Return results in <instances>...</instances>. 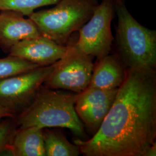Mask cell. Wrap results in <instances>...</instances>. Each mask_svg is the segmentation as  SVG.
<instances>
[{"mask_svg": "<svg viewBox=\"0 0 156 156\" xmlns=\"http://www.w3.org/2000/svg\"><path fill=\"white\" fill-rule=\"evenodd\" d=\"M46 156H78L80 152L78 146L70 143L62 134L49 129L44 131Z\"/></svg>", "mask_w": 156, "mask_h": 156, "instance_id": "cell-13", "label": "cell"}, {"mask_svg": "<svg viewBox=\"0 0 156 156\" xmlns=\"http://www.w3.org/2000/svg\"><path fill=\"white\" fill-rule=\"evenodd\" d=\"M55 64L0 80V104L16 112L26 107L53 71Z\"/></svg>", "mask_w": 156, "mask_h": 156, "instance_id": "cell-7", "label": "cell"}, {"mask_svg": "<svg viewBox=\"0 0 156 156\" xmlns=\"http://www.w3.org/2000/svg\"><path fill=\"white\" fill-rule=\"evenodd\" d=\"M77 94L57 91L42 86L33 100L16 119L19 128H68L80 140L87 136L83 124L75 111Z\"/></svg>", "mask_w": 156, "mask_h": 156, "instance_id": "cell-2", "label": "cell"}, {"mask_svg": "<svg viewBox=\"0 0 156 156\" xmlns=\"http://www.w3.org/2000/svg\"><path fill=\"white\" fill-rule=\"evenodd\" d=\"M98 0H60L53 8L34 12L28 17L42 35L64 45L92 16Z\"/></svg>", "mask_w": 156, "mask_h": 156, "instance_id": "cell-4", "label": "cell"}, {"mask_svg": "<svg viewBox=\"0 0 156 156\" xmlns=\"http://www.w3.org/2000/svg\"><path fill=\"white\" fill-rule=\"evenodd\" d=\"M15 112L0 104V120L9 117L13 118L15 116Z\"/></svg>", "mask_w": 156, "mask_h": 156, "instance_id": "cell-17", "label": "cell"}, {"mask_svg": "<svg viewBox=\"0 0 156 156\" xmlns=\"http://www.w3.org/2000/svg\"><path fill=\"white\" fill-rule=\"evenodd\" d=\"M156 138V71L129 68L98 130L73 142L84 156H145Z\"/></svg>", "mask_w": 156, "mask_h": 156, "instance_id": "cell-1", "label": "cell"}, {"mask_svg": "<svg viewBox=\"0 0 156 156\" xmlns=\"http://www.w3.org/2000/svg\"><path fill=\"white\" fill-rule=\"evenodd\" d=\"M117 89L102 90L87 87L77 94L75 111L86 128L94 134L110 111Z\"/></svg>", "mask_w": 156, "mask_h": 156, "instance_id": "cell-8", "label": "cell"}, {"mask_svg": "<svg viewBox=\"0 0 156 156\" xmlns=\"http://www.w3.org/2000/svg\"><path fill=\"white\" fill-rule=\"evenodd\" d=\"M98 60L94 67L88 87L117 89L123 83L127 73L122 62L117 57L109 54Z\"/></svg>", "mask_w": 156, "mask_h": 156, "instance_id": "cell-11", "label": "cell"}, {"mask_svg": "<svg viewBox=\"0 0 156 156\" xmlns=\"http://www.w3.org/2000/svg\"><path fill=\"white\" fill-rule=\"evenodd\" d=\"M40 67L20 58L9 55L6 58H0V80L27 73Z\"/></svg>", "mask_w": 156, "mask_h": 156, "instance_id": "cell-15", "label": "cell"}, {"mask_svg": "<svg viewBox=\"0 0 156 156\" xmlns=\"http://www.w3.org/2000/svg\"><path fill=\"white\" fill-rule=\"evenodd\" d=\"M68 45H60L43 35L24 39L12 46L9 55L20 58L41 67L50 66L62 58Z\"/></svg>", "mask_w": 156, "mask_h": 156, "instance_id": "cell-9", "label": "cell"}, {"mask_svg": "<svg viewBox=\"0 0 156 156\" xmlns=\"http://www.w3.org/2000/svg\"><path fill=\"white\" fill-rule=\"evenodd\" d=\"M115 0H102L89 20L79 29L75 46L85 54L100 59L109 54L113 41L111 24Z\"/></svg>", "mask_w": 156, "mask_h": 156, "instance_id": "cell-6", "label": "cell"}, {"mask_svg": "<svg viewBox=\"0 0 156 156\" xmlns=\"http://www.w3.org/2000/svg\"><path fill=\"white\" fill-rule=\"evenodd\" d=\"M92 57L73 45L68 49L45 80L44 86L51 89H63L80 93L90 83L94 69Z\"/></svg>", "mask_w": 156, "mask_h": 156, "instance_id": "cell-5", "label": "cell"}, {"mask_svg": "<svg viewBox=\"0 0 156 156\" xmlns=\"http://www.w3.org/2000/svg\"><path fill=\"white\" fill-rule=\"evenodd\" d=\"M116 43L119 59L129 68L155 69L156 31L140 24L122 0H115Z\"/></svg>", "mask_w": 156, "mask_h": 156, "instance_id": "cell-3", "label": "cell"}, {"mask_svg": "<svg viewBox=\"0 0 156 156\" xmlns=\"http://www.w3.org/2000/svg\"><path fill=\"white\" fill-rule=\"evenodd\" d=\"M41 35L30 18L12 11H1L0 13V48L3 50L9 51L23 40Z\"/></svg>", "mask_w": 156, "mask_h": 156, "instance_id": "cell-10", "label": "cell"}, {"mask_svg": "<svg viewBox=\"0 0 156 156\" xmlns=\"http://www.w3.org/2000/svg\"><path fill=\"white\" fill-rule=\"evenodd\" d=\"M11 119L12 117L6 118L5 120L0 123V154L8 150L16 131V121L14 122Z\"/></svg>", "mask_w": 156, "mask_h": 156, "instance_id": "cell-16", "label": "cell"}, {"mask_svg": "<svg viewBox=\"0 0 156 156\" xmlns=\"http://www.w3.org/2000/svg\"><path fill=\"white\" fill-rule=\"evenodd\" d=\"M60 0H0L1 11H12L29 16L40 7L55 5Z\"/></svg>", "mask_w": 156, "mask_h": 156, "instance_id": "cell-14", "label": "cell"}, {"mask_svg": "<svg viewBox=\"0 0 156 156\" xmlns=\"http://www.w3.org/2000/svg\"><path fill=\"white\" fill-rule=\"evenodd\" d=\"M156 156V142L151 146L145 153V156Z\"/></svg>", "mask_w": 156, "mask_h": 156, "instance_id": "cell-18", "label": "cell"}, {"mask_svg": "<svg viewBox=\"0 0 156 156\" xmlns=\"http://www.w3.org/2000/svg\"><path fill=\"white\" fill-rule=\"evenodd\" d=\"M8 151L12 156H46L44 129L35 126L19 128Z\"/></svg>", "mask_w": 156, "mask_h": 156, "instance_id": "cell-12", "label": "cell"}, {"mask_svg": "<svg viewBox=\"0 0 156 156\" xmlns=\"http://www.w3.org/2000/svg\"><path fill=\"white\" fill-rule=\"evenodd\" d=\"M122 1H124V0H122Z\"/></svg>", "mask_w": 156, "mask_h": 156, "instance_id": "cell-19", "label": "cell"}]
</instances>
